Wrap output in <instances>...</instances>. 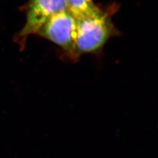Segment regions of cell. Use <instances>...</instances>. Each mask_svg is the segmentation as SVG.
<instances>
[{
    "label": "cell",
    "mask_w": 158,
    "mask_h": 158,
    "mask_svg": "<svg viewBox=\"0 0 158 158\" xmlns=\"http://www.w3.org/2000/svg\"><path fill=\"white\" fill-rule=\"evenodd\" d=\"M68 9L66 0H30L26 9V22L17 38L24 43L54 15Z\"/></svg>",
    "instance_id": "obj_3"
},
{
    "label": "cell",
    "mask_w": 158,
    "mask_h": 158,
    "mask_svg": "<svg viewBox=\"0 0 158 158\" xmlns=\"http://www.w3.org/2000/svg\"><path fill=\"white\" fill-rule=\"evenodd\" d=\"M116 5L101 8L91 15L77 18L75 56L99 53L111 38L120 35L111 17L117 10Z\"/></svg>",
    "instance_id": "obj_1"
},
{
    "label": "cell",
    "mask_w": 158,
    "mask_h": 158,
    "mask_svg": "<svg viewBox=\"0 0 158 158\" xmlns=\"http://www.w3.org/2000/svg\"><path fill=\"white\" fill-rule=\"evenodd\" d=\"M76 32L77 18L67 9L48 19L36 35L56 44L69 59L75 60Z\"/></svg>",
    "instance_id": "obj_2"
},
{
    "label": "cell",
    "mask_w": 158,
    "mask_h": 158,
    "mask_svg": "<svg viewBox=\"0 0 158 158\" xmlns=\"http://www.w3.org/2000/svg\"><path fill=\"white\" fill-rule=\"evenodd\" d=\"M68 9L76 18L91 15L100 11L93 0H66Z\"/></svg>",
    "instance_id": "obj_4"
}]
</instances>
